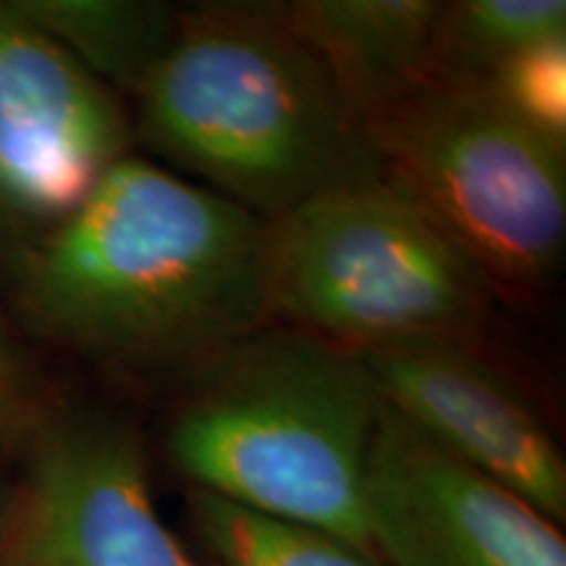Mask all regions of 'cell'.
<instances>
[{
    "label": "cell",
    "mask_w": 566,
    "mask_h": 566,
    "mask_svg": "<svg viewBox=\"0 0 566 566\" xmlns=\"http://www.w3.org/2000/svg\"><path fill=\"white\" fill-rule=\"evenodd\" d=\"M438 0H296L283 21L331 71L365 129L433 80Z\"/></svg>",
    "instance_id": "obj_10"
},
{
    "label": "cell",
    "mask_w": 566,
    "mask_h": 566,
    "mask_svg": "<svg viewBox=\"0 0 566 566\" xmlns=\"http://www.w3.org/2000/svg\"><path fill=\"white\" fill-rule=\"evenodd\" d=\"M45 415L32 388L30 365L0 313V446H21Z\"/></svg>",
    "instance_id": "obj_15"
},
{
    "label": "cell",
    "mask_w": 566,
    "mask_h": 566,
    "mask_svg": "<svg viewBox=\"0 0 566 566\" xmlns=\"http://www.w3.org/2000/svg\"><path fill=\"white\" fill-rule=\"evenodd\" d=\"M271 325L352 354L478 349L493 286L470 254L391 181L313 197L268 221Z\"/></svg>",
    "instance_id": "obj_4"
},
{
    "label": "cell",
    "mask_w": 566,
    "mask_h": 566,
    "mask_svg": "<svg viewBox=\"0 0 566 566\" xmlns=\"http://www.w3.org/2000/svg\"><path fill=\"white\" fill-rule=\"evenodd\" d=\"M134 145L122 95L0 0V263L51 237Z\"/></svg>",
    "instance_id": "obj_7"
},
{
    "label": "cell",
    "mask_w": 566,
    "mask_h": 566,
    "mask_svg": "<svg viewBox=\"0 0 566 566\" xmlns=\"http://www.w3.org/2000/svg\"><path fill=\"white\" fill-rule=\"evenodd\" d=\"M6 495L0 566H202L153 504L137 430L92 409L45 412Z\"/></svg>",
    "instance_id": "obj_6"
},
{
    "label": "cell",
    "mask_w": 566,
    "mask_h": 566,
    "mask_svg": "<svg viewBox=\"0 0 566 566\" xmlns=\"http://www.w3.org/2000/svg\"><path fill=\"white\" fill-rule=\"evenodd\" d=\"M13 6L116 95L134 97L179 32L158 0H13Z\"/></svg>",
    "instance_id": "obj_11"
},
{
    "label": "cell",
    "mask_w": 566,
    "mask_h": 566,
    "mask_svg": "<svg viewBox=\"0 0 566 566\" xmlns=\"http://www.w3.org/2000/svg\"><path fill=\"white\" fill-rule=\"evenodd\" d=\"M3 509H6V493L0 491V522H3Z\"/></svg>",
    "instance_id": "obj_16"
},
{
    "label": "cell",
    "mask_w": 566,
    "mask_h": 566,
    "mask_svg": "<svg viewBox=\"0 0 566 566\" xmlns=\"http://www.w3.org/2000/svg\"><path fill=\"white\" fill-rule=\"evenodd\" d=\"M181 378L166 449L192 488L373 551L363 483L384 399L359 354L265 325Z\"/></svg>",
    "instance_id": "obj_3"
},
{
    "label": "cell",
    "mask_w": 566,
    "mask_h": 566,
    "mask_svg": "<svg viewBox=\"0 0 566 566\" xmlns=\"http://www.w3.org/2000/svg\"><path fill=\"white\" fill-rule=\"evenodd\" d=\"M265 254V218L132 153L9 271L34 336L184 375L271 325Z\"/></svg>",
    "instance_id": "obj_1"
},
{
    "label": "cell",
    "mask_w": 566,
    "mask_h": 566,
    "mask_svg": "<svg viewBox=\"0 0 566 566\" xmlns=\"http://www.w3.org/2000/svg\"><path fill=\"white\" fill-rule=\"evenodd\" d=\"M367 541L386 566H566L556 522L380 409L363 483Z\"/></svg>",
    "instance_id": "obj_8"
},
{
    "label": "cell",
    "mask_w": 566,
    "mask_h": 566,
    "mask_svg": "<svg viewBox=\"0 0 566 566\" xmlns=\"http://www.w3.org/2000/svg\"><path fill=\"white\" fill-rule=\"evenodd\" d=\"M189 520L221 566H386L378 554L323 530L250 512L189 488Z\"/></svg>",
    "instance_id": "obj_13"
},
{
    "label": "cell",
    "mask_w": 566,
    "mask_h": 566,
    "mask_svg": "<svg viewBox=\"0 0 566 566\" xmlns=\"http://www.w3.org/2000/svg\"><path fill=\"white\" fill-rule=\"evenodd\" d=\"M566 40L564 0H454L436 30L433 80L485 82L530 48Z\"/></svg>",
    "instance_id": "obj_12"
},
{
    "label": "cell",
    "mask_w": 566,
    "mask_h": 566,
    "mask_svg": "<svg viewBox=\"0 0 566 566\" xmlns=\"http://www.w3.org/2000/svg\"><path fill=\"white\" fill-rule=\"evenodd\" d=\"M485 84L516 116L566 142V40L514 55Z\"/></svg>",
    "instance_id": "obj_14"
},
{
    "label": "cell",
    "mask_w": 566,
    "mask_h": 566,
    "mask_svg": "<svg viewBox=\"0 0 566 566\" xmlns=\"http://www.w3.org/2000/svg\"><path fill=\"white\" fill-rule=\"evenodd\" d=\"M134 103V142L160 166L265 221L384 179L365 124L281 6L181 9Z\"/></svg>",
    "instance_id": "obj_2"
},
{
    "label": "cell",
    "mask_w": 566,
    "mask_h": 566,
    "mask_svg": "<svg viewBox=\"0 0 566 566\" xmlns=\"http://www.w3.org/2000/svg\"><path fill=\"white\" fill-rule=\"evenodd\" d=\"M384 179L470 254L491 286L535 289L566 242V142L485 82L430 80L370 124Z\"/></svg>",
    "instance_id": "obj_5"
},
{
    "label": "cell",
    "mask_w": 566,
    "mask_h": 566,
    "mask_svg": "<svg viewBox=\"0 0 566 566\" xmlns=\"http://www.w3.org/2000/svg\"><path fill=\"white\" fill-rule=\"evenodd\" d=\"M384 407L443 454L566 520V462L525 396L472 346L422 344L359 354Z\"/></svg>",
    "instance_id": "obj_9"
}]
</instances>
